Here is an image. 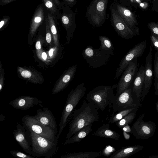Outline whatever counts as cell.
<instances>
[{"label":"cell","instance_id":"42","mask_svg":"<svg viewBox=\"0 0 158 158\" xmlns=\"http://www.w3.org/2000/svg\"><path fill=\"white\" fill-rule=\"evenodd\" d=\"M16 0H0V4L2 6H4Z\"/></svg>","mask_w":158,"mask_h":158},{"label":"cell","instance_id":"37","mask_svg":"<svg viewBox=\"0 0 158 158\" xmlns=\"http://www.w3.org/2000/svg\"><path fill=\"white\" fill-rule=\"evenodd\" d=\"M148 27L152 33L158 37V24L154 23H149Z\"/></svg>","mask_w":158,"mask_h":158},{"label":"cell","instance_id":"24","mask_svg":"<svg viewBox=\"0 0 158 158\" xmlns=\"http://www.w3.org/2000/svg\"><path fill=\"white\" fill-rule=\"evenodd\" d=\"M143 148V147L140 145L123 147L115 152L110 157V158H127L141 151Z\"/></svg>","mask_w":158,"mask_h":158},{"label":"cell","instance_id":"30","mask_svg":"<svg viewBox=\"0 0 158 158\" xmlns=\"http://www.w3.org/2000/svg\"><path fill=\"white\" fill-rule=\"evenodd\" d=\"M43 2L50 13L56 19H59L60 10L53 0H42Z\"/></svg>","mask_w":158,"mask_h":158},{"label":"cell","instance_id":"25","mask_svg":"<svg viewBox=\"0 0 158 158\" xmlns=\"http://www.w3.org/2000/svg\"><path fill=\"white\" fill-rule=\"evenodd\" d=\"M92 124L88 125L79 130L70 138L65 139L63 145L78 142L83 139L91 132Z\"/></svg>","mask_w":158,"mask_h":158},{"label":"cell","instance_id":"1","mask_svg":"<svg viewBox=\"0 0 158 158\" xmlns=\"http://www.w3.org/2000/svg\"><path fill=\"white\" fill-rule=\"evenodd\" d=\"M84 102L79 108L74 109L72 113L65 139L82 128L98 121V107L94 102Z\"/></svg>","mask_w":158,"mask_h":158},{"label":"cell","instance_id":"45","mask_svg":"<svg viewBox=\"0 0 158 158\" xmlns=\"http://www.w3.org/2000/svg\"><path fill=\"white\" fill-rule=\"evenodd\" d=\"M139 4L140 6L144 9L146 8L148 6V3L147 2H141Z\"/></svg>","mask_w":158,"mask_h":158},{"label":"cell","instance_id":"27","mask_svg":"<svg viewBox=\"0 0 158 158\" xmlns=\"http://www.w3.org/2000/svg\"><path fill=\"white\" fill-rule=\"evenodd\" d=\"M100 152H85L69 153L59 157L61 158H95L100 155Z\"/></svg>","mask_w":158,"mask_h":158},{"label":"cell","instance_id":"16","mask_svg":"<svg viewBox=\"0 0 158 158\" xmlns=\"http://www.w3.org/2000/svg\"><path fill=\"white\" fill-rule=\"evenodd\" d=\"M42 104V102L36 97L22 96L11 101L8 105L17 109L26 110L35 105Z\"/></svg>","mask_w":158,"mask_h":158},{"label":"cell","instance_id":"48","mask_svg":"<svg viewBox=\"0 0 158 158\" xmlns=\"http://www.w3.org/2000/svg\"><path fill=\"white\" fill-rule=\"evenodd\" d=\"M64 1L66 2L69 5L72 4L73 2H74V0H63Z\"/></svg>","mask_w":158,"mask_h":158},{"label":"cell","instance_id":"12","mask_svg":"<svg viewBox=\"0 0 158 158\" xmlns=\"http://www.w3.org/2000/svg\"><path fill=\"white\" fill-rule=\"evenodd\" d=\"M113 24L118 35L126 39H131L136 34L127 25L118 11L112 8L111 10Z\"/></svg>","mask_w":158,"mask_h":158},{"label":"cell","instance_id":"34","mask_svg":"<svg viewBox=\"0 0 158 158\" xmlns=\"http://www.w3.org/2000/svg\"><path fill=\"white\" fill-rule=\"evenodd\" d=\"M10 154L13 156L21 158H34L35 157L30 155H27L19 151L16 150H11L10 152Z\"/></svg>","mask_w":158,"mask_h":158},{"label":"cell","instance_id":"39","mask_svg":"<svg viewBox=\"0 0 158 158\" xmlns=\"http://www.w3.org/2000/svg\"><path fill=\"white\" fill-rule=\"evenodd\" d=\"M150 39L153 46L158 51V37L152 33L151 34Z\"/></svg>","mask_w":158,"mask_h":158},{"label":"cell","instance_id":"13","mask_svg":"<svg viewBox=\"0 0 158 158\" xmlns=\"http://www.w3.org/2000/svg\"><path fill=\"white\" fill-rule=\"evenodd\" d=\"M152 47L150 46L149 52L145 60L144 81L140 100L141 101L143 100L149 93L152 85L153 76L152 64Z\"/></svg>","mask_w":158,"mask_h":158},{"label":"cell","instance_id":"20","mask_svg":"<svg viewBox=\"0 0 158 158\" xmlns=\"http://www.w3.org/2000/svg\"><path fill=\"white\" fill-rule=\"evenodd\" d=\"M45 18L44 9L41 4L38 5L31 19L29 33L32 38L40 26L43 23Z\"/></svg>","mask_w":158,"mask_h":158},{"label":"cell","instance_id":"28","mask_svg":"<svg viewBox=\"0 0 158 158\" xmlns=\"http://www.w3.org/2000/svg\"><path fill=\"white\" fill-rule=\"evenodd\" d=\"M48 22L50 31L52 35L54 43L55 46H59L57 31L55 18L50 13H48L45 17Z\"/></svg>","mask_w":158,"mask_h":158},{"label":"cell","instance_id":"50","mask_svg":"<svg viewBox=\"0 0 158 158\" xmlns=\"http://www.w3.org/2000/svg\"><path fill=\"white\" fill-rule=\"evenodd\" d=\"M149 158H158V156H150Z\"/></svg>","mask_w":158,"mask_h":158},{"label":"cell","instance_id":"11","mask_svg":"<svg viewBox=\"0 0 158 158\" xmlns=\"http://www.w3.org/2000/svg\"><path fill=\"white\" fill-rule=\"evenodd\" d=\"M136 58L127 66L123 73L116 88V95H118L128 88L131 83L137 69Z\"/></svg>","mask_w":158,"mask_h":158},{"label":"cell","instance_id":"22","mask_svg":"<svg viewBox=\"0 0 158 158\" xmlns=\"http://www.w3.org/2000/svg\"><path fill=\"white\" fill-rule=\"evenodd\" d=\"M17 71L23 78L30 82L35 84H41L43 79L42 76L37 72L28 69L18 67Z\"/></svg>","mask_w":158,"mask_h":158},{"label":"cell","instance_id":"40","mask_svg":"<svg viewBox=\"0 0 158 158\" xmlns=\"http://www.w3.org/2000/svg\"><path fill=\"white\" fill-rule=\"evenodd\" d=\"M154 68L155 76L156 78H158V56L156 57L155 56Z\"/></svg>","mask_w":158,"mask_h":158},{"label":"cell","instance_id":"26","mask_svg":"<svg viewBox=\"0 0 158 158\" xmlns=\"http://www.w3.org/2000/svg\"><path fill=\"white\" fill-rule=\"evenodd\" d=\"M99 40L100 42L99 50L102 52L108 55L114 53V47L111 40L106 36L99 35Z\"/></svg>","mask_w":158,"mask_h":158},{"label":"cell","instance_id":"35","mask_svg":"<svg viewBox=\"0 0 158 158\" xmlns=\"http://www.w3.org/2000/svg\"><path fill=\"white\" fill-rule=\"evenodd\" d=\"M58 47L55 46L50 48L47 51L48 59L50 61L53 59L56 56L58 50Z\"/></svg>","mask_w":158,"mask_h":158},{"label":"cell","instance_id":"49","mask_svg":"<svg viewBox=\"0 0 158 158\" xmlns=\"http://www.w3.org/2000/svg\"><path fill=\"white\" fill-rule=\"evenodd\" d=\"M156 108L157 112H158V100L156 103Z\"/></svg>","mask_w":158,"mask_h":158},{"label":"cell","instance_id":"47","mask_svg":"<svg viewBox=\"0 0 158 158\" xmlns=\"http://www.w3.org/2000/svg\"><path fill=\"white\" fill-rule=\"evenodd\" d=\"M154 94L156 95H158V82L157 83L155 87V91Z\"/></svg>","mask_w":158,"mask_h":158},{"label":"cell","instance_id":"10","mask_svg":"<svg viewBox=\"0 0 158 158\" xmlns=\"http://www.w3.org/2000/svg\"><path fill=\"white\" fill-rule=\"evenodd\" d=\"M108 0H94L88 9V13L92 22L99 26L105 17Z\"/></svg>","mask_w":158,"mask_h":158},{"label":"cell","instance_id":"29","mask_svg":"<svg viewBox=\"0 0 158 158\" xmlns=\"http://www.w3.org/2000/svg\"><path fill=\"white\" fill-rule=\"evenodd\" d=\"M140 107V106L132 107L117 112L109 118V122L111 123H115L120 120L129 113L136 109H139Z\"/></svg>","mask_w":158,"mask_h":158},{"label":"cell","instance_id":"9","mask_svg":"<svg viewBox=\"0 0 158 158\" xmlns=\"http://www.w3.org/2000/svg\"><path fill=\"white\" fill-rule=\"evenodd\" d=\"M146 41L141 42L135 45L125 55L116 70L114 76L115 79L118 77L133 60L143 55L146 48Z\"/></svg>","mask_w":158,"mask_h":158},{"label":"cell","instance_id":"4","mask_svg":"<svg viewBox=\"0 0 158 158\" xmlns=\"http://www.w3.org/2000/svg\"><path fill=\"white\" fill-rule=\"evenodd\" d=\"M117 84L112 86L101 85L97 86L90 91L86 95V100L88 102H93L96 104L99 109L103 111L110 103V100L114 94V90Z\"/></svg>","mask_w":158,"mask_h":158},{"label":"cell","instance_id":"46","mask_svg":"<svg viewBox=\"0 0 158 158\" xmlns=\"http://www.w3.org/2000/svg\"><path fill=\"white\" fill-rule=\"evenodd\" d=\"M123 134L124 136L126 139H128L130 138V135L127 133L126 132L123 131Z\"/></svg>","mask_w":158,"mask_h":158},{"label":"cell","instance_id":"6","mask_svg":"<svg viewBox=\"0 0 158 158\" xmlns=\"http://www.w3.org/2000/svg\"><path fill=\"white\" fill-rule=\"evenodd\" d=\"M145 114L140 115L131 128V133L136 139H144L152 137L155 133L156 125L153 122L143 120Z\"/></svg>","mask_w":158,"mask_h":158},{"label":"cell","instance_id":"36","mask_svg":"<svg viewBox=\"0 0 158 158\" xmlns=\"http://www.w3.org/2000/svg\"><path fill=\"white\" fill-rule=\"evenodd\" d=\"M10 17L8 16H3L0 22V30H1L9 23Z\"/></svg>","mask_w":158,"mask_h":158},{"label":"cell","instance_id":"5","mask_svg":"<svg viewBox=\"0 0 158 158\" xmlns=\"http://www.w3.org/2000/svg\"><path fill=\"white\" fill-rule=\"evenodd\" d=\"M25 129L43 137L55 143H57V134L52 129L45 126L36 119L33 116H24L21 119Z\"/></svg>","mask_w":158,"mask_h":158},{"label":"cell","instance_id":"38","mask_svg":"<svg viewBox=\"0 0 158 158\" xmlns=\"http://www.w3.org/2000/svg\"><path fill=\"white\" fill-rule=\"evenodd\" d=\"M44 41V39L42 37L40 36L39 37L35 43V47L36 51L42 49V46Z\"/></svg>","mask_w":158,"mask_h":158},{"label":"cell","instance_id":"31","mask_svg":"<svg viewBox=\"0 0 158 158\" xmlns=\"http://www.w3.org/2000/svg\"><path fill=\"white\" fill-rule=\"evenodd\" d=\"M139 109H137L127 114L122 119L115 123L117 126L119 128H122L123 127L128 125L131 123L136 114V112Z\"/></svg>","mask_w":158,"mask_h":158},{"label":"cell","instance_id":"3","mask_svg":"<svg viewBox=\"0 0 158 158\" xmlns=\"http://www.w3.org/2000/svg\"><path fill=\"white\" fill-rule=\"evenodd\" d=\"M86 88L83 83L78 85L69 93L64 105L59 124L57 134L58 139L64 129L69 122L70 116L85 94Z\"/></svg>","mask_w":158,"mask_h":158},{"label":"cell","instance_id":"21","mask_svg":"<svg viewBox=\"0 0 158 158\" xmlns=\"http://www.w3.org/2000/svg\"><path fill=\"white\" fill-rule=\"evenodd\" d=\"M145 75L144 67L141 65L134 80L133 92L139 102H140Z\"/></svg>","mask_w":158,"mask_h":158},{"label":"cell","instance_id":"44","mask_svg":"<svg viewBox=\"0 0 158 158\" xmlns=\"http://www.w3.org/2000/svg\"><path fill=\"white\" fill-rule=\"evenodd\" d=\"M58 7L60 10L62 7V2L59 0H53Z\"/></svg>","mask_w":158,"mask_h":158},{"label":"cell","instance_id":"23","mask_svg":"<svg viewBox=\"0 0 158 158\" xmlns=\"http://www.w3.org/2000/svg\"><path fill=\"white\" fill-rule=\"evenodd\" d=\"M94 135L97 136L110 138L118 141L120 138L119 134L116 131L111 130L109 123L103 124L94 133Z\"/></svg>","mask_w":158,"mask_h":158},{"label":"cell","instance_id":"41","mask_svg":"<svg viewBox=\"0 0 158 158\" xmlns=\"http://www.w3.org/2000/svg\"><path fill=\"white\" fill-rule=\"evenodd\" d=\"M0 91L1 92L4 84V72L3 71L2 72V73L1 72H0Z\"/></svg>","mask_w":158,"mask_h":158},{"label":"cell","instance_id":"33","mask_svg":"<svg viewBox=\"0 0 158 158\" xmlns=\"http://www.w3.org/2000/svg\"><path fill=\"white\" fill-rule=\"evenodd\" d=\"M45 24L46 26V40L49 45H51L53 37L50 30L49 25L46 18H45Z\"/></svg>","mask_w":158,"mask_h":158},{"label":"cell","instance_id":"15","mask_svg":"<svg viewBox=\"0 0 158 158\" xmlns=\"http://www.w3.org/2000/svg\"><path fill=\"white\" fill-rule=\"evenodd\" d=\"M34 117L43 125L53 129L57 134V123L54 115L48 108H39Z\"/></svg>","mask_w":158,"mask_h":158},{"label":"cell","instance_id":"7","mask_svg":"<svg viewBox=\"0 0 158 158\" xmlns=\"http://www.w3.org/2000/svg\"><path fill=\"white\" fill-rule=\"evenodd\" d=\"M82 54L89 66L93 68H98L107 64L111 56L101 52L99 49L94 48L91 45L83 50Z\"/></svg>","mask_w":158,"mask_h":158},{"label":"cell","instance_id":"2","mask_svg":"<svg viewBox=\"0 0 158 158\" xmlns=\"http://www.w3.org/2000/svg\"><path fill=\"white\" fill-rule=\"evenodd\" d=\"M26 130L31 140V156L35 157L42 156L50 158L55 155L59 148L57 143L52 142L32 131Z\"/></svg>","mask_w":158,"mask_h":158},{"label":"cell","instance_id":"18","mask_svg":"<svg viewBox=\"0 0 158 158\" xmlns=\"http://www.w3.org/2000/svg\"><path fill=\"white\" fill-rule=\"evenodd\" d=\"M119 15L129 27L136 34L139 35V30L135 25L137 24L136 19L133 13L129 10L119 5L117 6Z\"/></svg>","mask_w":158,"mask_h":158},{"label":"cell","instance_id":"51","mask_svg":"<svg viewBox=\"0 0 158 158\" xmlns=\"http://www.w3.org/2000/svg\"><path fill=\"white\" fill-rule=\"evenodd\" d=\"M131 2H134V0H130Z\"/></svg>","mask_w":158,"mask_h":158},{"label":"cell","instance_id":"14","mask_svg":"<svg viewBox=\"0 0 158 158\" xmlns=\"http://www.w3.org/2000/svg\"><path fill=\"white\" fill-rule=\"evenodd\" d=\"M16 128L13 132L14 137L25 152L31 155L30 139L25 128L18 123H16Z\"/></svg>","mask_w":158,"mask_h":158},{"label":"cell","instance_id":"32","mask_svg":"<svg viewBox=\"0 0 158 158\" xmlns=\"http://www.w3.org/2000/svg\"><path fill=\"white\" fill-rule=\"evenodd\" d=\"M36 53L38 58L45 63L48 64L51 62L48 59L47 52L43 49L36 51Z\"/></svg>","mask_w":158,"mask_h":158},{"label":"cell","instance_id":"52","mask_svg":"<svg viewBox=\"0 0 158 158\" xmlns=\"http://www.w3.org/2000/svg\"></svg>","mask_w":158,"mask_h":158},{"label":"cell","instance_id":"17","mask_svg":"<svg viewBox=\"0 0 158 158\" xmlns=\"http://www.w3.org/2000/svg\"><path fill=\"white\" fill-rule=\"evenodd\" d=\"M77 65L72 66L66 70L54 87L52 94H57L65 89L73 79L77 69Z\"/></svg>","mask_w":158,"mask_h":158},{"label":"cell","instance_id":"8","mask_svg":"<svg viewBox=\"0 0 158 158\" xmlns=\"http://www.w3.org/2000/svg\"><path fill=\"white\" fill-rule=\"evenodd\" d=\"M131 88H127L118 95H114L110 100L114 112H118L132 107H141L133 98Z\"/></svg>","mask_w":158,"mask_h":158},{"label":"cell","instance_id":"43","mask_svg":"<svg viewBox=\"0 0 158 158\" xmlns=\"http://www.w3.org/2000/svg\"><path fill=\"white\" fill-rule=\"evenodd\" d=\"M122 128L123 131L126 132H129L131 131V128H130V126L128 125H125Z\"/></svg>","mask_w":158,"mask_h":158},{"label":"cell","instance_id":"19","mask_svg":"<svg viewBox=\"0 0 158 158\" xmlns=\"http://www.w3.org/2000/svg\"><path fill=\"white\" fill-rule=\"evenodd\" d=\"M59 19H60L64 27L67 31L68 41L69 42L73 37L74 31L73 26V21L71 14L67 11L66 7L65 6L64 2H62V7L60 9Z\"/></svg>","mask_w":158,"mask_h":158}]
</instances>
